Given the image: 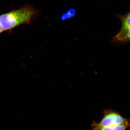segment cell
<instances>
[{
	"label": "cell",
	"instance_id": "obj_1",
	"mask_svg": "<svg viewBox=\"0 0 130 130\" xmlns=\"http://www.w3.org/2000/svg\"><path fill=\"white\" fill-rule=\"evenodd\" d=\"M36 12L31 7H24L0 15V24L3 31L9 30L21 25L29 23Z\"/></svg>",
	"mask_w": 130,
	"mask_h": 130
},
{
	"label": "cell",
	"instance_id": "obj_2",
	"mask_svg": "<svg viewBox=\"0 0 130 130\" xmlns=\"http://www.w3.org/2000/svg\"><path fill=\"white\" fill-rule=\"evenodd\" d=\"M102 119L97 124L101 127H107L121 124L128 125L130 126V119L123 118L118 112L111 109L103 111Z\"/></svg>",
	"mask_w": 130,
	"mask_h": 130
},
{
	"label": "cell",
	"instance_id": "obj_3",
	"mask_svg": "<svg viewBox=\"0 0 130 130\" xmlns=\"http://www.w3.org/2000/svg\"><path fill=\"white\" fill-rule=\"evenodd\" d=\"M121 21V30L116 37L119 41L128 42L130 41V8L127 14L119 16Z\"/></svg>",
	"mask_w": 130,
	"mask_h": 130
},
{
	"label": "cell",
	"instance_id": "obj_4",
	"mask_svg": "<svg viewBox=\"0 0 130 130\" xmlns=\"http://www.w3.org/2000/svg\"><path fill=\"white\" fill-rule=\"evenodd\" d=\"M92 130H126L130 127L129 125L126 124L112 126L107 127H101L97 124V122L93 121L91 125Z\"/></svg>",
	"mask_w": 130,
	"mask_h": 130
},
{
	"label": "cell",
	"instance_id": "obj_5",
	"mask_svg": "<svg viewBox=\"0 0 130 130\" xmlns=\"http://www.w3.org/2000/svg\"><path fill=\"white\" fill-rule=\"evenodd\" d=\"M75 14V10L74 9H70L67 12L63 14L61 16V19L63 20H65L67 19L70 18L74 16Z\"/></svg>",
	"mask_w": 130,
	"mask_h": 130
},
{
	"label": "cell",
	"instance_id": "obj_6",
	"mask_svg": "<svg viewBox=\"0 0 130 130\" xmlns=\"http://www.w3.org/2000/svg\"><path fill=\"white\" fill-rule=\"evenodd\" d=\"M3 31H3V29L2 26L1 25V24H0V34Z\"/></svg>",
	"mask_w": 130,
	"mask_h": 130
}]
</instances>
